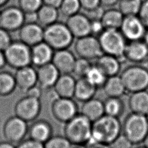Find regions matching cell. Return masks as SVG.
Segmentation results:
<instances>
[{
	"label": "cell",
	"mask_w": 148,
	"mask_h": 148,
	"mask_svg": "<svg viewBox=\"0 0 148 148\" xmlns=\"http://www.w3.org/2000/svg\"><path fill=\"white\" fill-rule=\"evenodd\" d=\"M142 143H143V146H144L146 147V148H148V133H147V135L146 136L145 138L144 139V140H143V141Z\"/></svg>",
	"instance_id": "54"
},
{
	"label": "cell",
	"mask_w": 148,
	"mask_h": 148,
	"mask_svg": "<svg viewBox=\"0 0 148 148\" xmlns=\"http://www.w3.org/2000/svg\"><path fill=\"white\" fill-rule=\"evenodd\" d=\"M3 52L6 65L13 69L31 65V47L20 40H13Z\"/></svg>",
	"instance_id": "7"
},
{
	"label": "cell",
	"mask_w": 148,
	"mask_h": 148,
	"mask_svg": "<svg viewBox=\"0 0 148 148\" xmlns=\"http://www.w3.org/2000/svg\"><path fill=\"white\" fill-rule=\"evenodd\" d=\"M105 28L101 20H92L90 24L91 35L98 37L100 34L104 31Z\"/></svg>",
	"instance_id": "41"
},
{
	"label": "cell",
	"mask_w": 148,
	"mask_h": 148,
	"mask_svg": "<svg viewBox=\"0 0 148 148\" xmlns=\"http://www.w3.org/2000/svg\"><path fill=\"white\" fill-rule=\"evenodd\" d=\"M41 108L40 99L25 95L16 103L14 112L16 116L28 123L38 117Z\"/></svg>",
	"instance_id": "11"
},
{
	"label": "cell",
	"mask_w": 148,
	"mask_h": 148,
	"mask_svg": "<svg viewBox=\"0 0 148 148\" xmlns=\"http://www.w3.org/2000/svg\"><path fill=\"white\" fill-rule=\"evenodd\" d=\"M105 10L104 7L99 5L92 9L84 11L85 13H84L90 20V21L97 20L101 19Z\"/></svg>",
	"instance_id": "39"
},
{
	"label": "cell",
	"mask_w": 148,
	"mask_h": 148,
	"mask_svg": "<svg viewBox=\"0 0 148 148\" xmlns=\"http://www.w3.org/2000/svg\"><path fill=\"white\" fill-rule=\"evenodd\" d=\"M65 24L74 38L77 39L91 35V21L84 13L79 12L68 17Z\"/></svg>",
	"instance_id": "15"
},
{
	"label": "cell",
	"mask_w": 148,
	"mask_h": 148,
	"mask_svg": "<svg viewBox=\"0 0 148 148\" xmlns=\"http://www.w3.org/2000/svg\"><path fill=\"white\" fill-rule=\"evenodd\" d=\"M36 73L38 84L43 90L52 88L60 75L51 62L37 68Z\"/></svg>",
	"instance_id": "18"
},
{
	"label": "cell",
	"mask_w": 148,
	"mask_h": 148,
	"mask_svg": "<svg viewBox=\"0 0 148 148\" xmlns=\"http://www.w3.org/2000/svg\"><path fill=\"white\" fill-rule=\"evenodd\" d=\"M98 39L103 54L117 57L121 64L127 61L124 51L127 41L119 29H105Z\"/></svg>",
	"instance_id": "3"
},
{
	"label": "cell",
	"mask_w": 148,
	"mask_h": 148,
	"mask_svg": "<svg viewBox=\"0 0 148 148\" xmlns=\"http://www.w3.org/2000/svg\"><path fill=\"white\" fill-rule=\"evenodd\" d=\"M102 88L108 97L121 98L127 92L120 75L107 77Z\"/></svg>",
	"instance_id": "27"
},
{
	"label": "cell",
	"mask_w": 148,
	"mask_h": 148,
	"mask_svg": "<svg viewBox=\"0 0 148 148\" xmlns=\"http://www.w3.org/2000/svg\"><path fill=\"white\" fill-rule=\"evenodd\" d=\"M58 10L65 17H69L79 13L82 9L79 0H62Z\"/></svg>",
	"instance_id": "34"
},
{
	"label": "cell",
	"mask_w": 148,
	"mask_h": 148,
	"mask_svg": "<svg viewBox=\"0 0 148 148\" xmlns=\"http://www.w3.org/2000/svg\"><path fill=\"white\" fill-rule=\"evenodd\" d=\"M134 145L123 134L117 137L110 145L111 148H133Z\"/></svg>",
	"instance_id": "38"
},
{
	"label": "cell",
	"mask_w": 148,
	"mask_h": 148,
	"mask_svg": "<svg viewBox=\"0 0 148 148\" xmlns=\"http://www.w3.org/2000/svg\"><path fill=\"white\" fill-rule=\"evenodd\" d=\"M62 0H42L43 3L45 5L51 6L58 8Z\"/></svg>",
	"instance_id": "48"
},
{
	"label": "cell",
	"mask_w": 148,
	"mask_h": 148,
	"mask_svg": "<svg viewBox=\"0 0 148 148\" xmlns=\"http://www.w3.org/2000/svg\"><path fill=\"white\" fill-rule=\"evenodd\" d=\"M76 80L71 74H60L53 89L58 97H73Z\"/></svg>",
	"instance_id": "22"
},
{
	"label": "cell",
	"mask_w": 148,
	"mask_h": 148,
	"mask_svg": "<svg viewBox=\"0 0 148 148\" xmlns=\"http://www.w3.org/2000/svg\"><path fill=\"white\" fill-rule=\"evenodd\" d=\"M100 5L103 7L112 8L118 3L119 0H99Z\"/></svg>",
	"instance_id": "47"
},
{
	"label": "cell",
	"mask_w": 148,
	"mask_h": 148,
	"mask_svg": "<svg viewBox=\"0 0 148 148\" xmlns=\"http://www.w3.org/2000/svg\"><path fill=\"white\" fill-rule=\"evenodd\" d=\"M14 75L16 87L23 92L38 84L36 69L31 65L16 70Z\"/></svg>",
	"instance_id": "16"
},
{
	"label": "cell",
	"mask_w": 148,
	"mask_h": 148,
	"mask_svg": "<svg viewBox=\"0 0 148 148\" xmlns=\"http://www.w3.org/2000/svg\"><path fill=\"white\" fill-rule=\"evenodd\" d=\"M24 23V13L18 6L10 5L1 10L0 27L8 32L18 31Z\"/></svg>",
	"instance_id": "12"
},
{
	"label": "cell",
	"mask_w": 148,
	"mask_h": 148,
	"mask_svg": "<svg viewBox=\"0 0 148 148\" xmlns=\"http://www.w3.org/2000/svg\"><path fill=\"white\" fill-rule=\"evenodd\" d=\"M120 76L127 92L132 93L148 88V71L139 64L126 67Z\"/></svg>",
	"instance_id": "6"
},
{
	"label": "cell",
	"mask_w": 148,
	"mask_h": 148,
	"mask_svg": "<svg viewBox=\"0 0 148 148\" xmlns=\"http://www.w3.org/2000/svg\"><path fill=\"white\" fill-rule=\"evenodd\" d=\"M52 100L51 113L54 119L58 122L65 124L79 113L76 102L71 98L55 96Z\"/></svg>",
	"instance_id": "8"
},
{
	"label": "cell",
	"mask_w": 148,
	"mask_h": 148,
	"mask_svg": "<svg viewBox=\"0 0 148 148\" xmlns=\"http://www.w3.org/2000/svg\"><path fill=\"white\" fill-rule=\"evenodd\" d=\"M81 8L84 11L95 8L100 5L99 0H79Z\"/></svg>",
	"instance_id": "44"
},
{
	"label": "cell",
	"mask_w": 148,
	"mask_h": 148,
	"mask_svg": "<svg viewBox=\"0 0 148 148\" xmlns=\"http://www.w3.org/2000/svg\"><path fill=\"white\" fill-rule=\"evenodd\" d=\"M0 14H1V10H0Z\"/></svg>",
	"instance_id": "58"
},
{
	"label": "cell",
	"mask_w": 148,
	"mask_h": 148,
	"mask_svg": "<svg viewBox=\"0 0 148 148\" xmlns=\"http://www.w3.org/2000/svg\"><path fill=\"white\" fill-rule=\"evenodd\" d=\"M122 132L134 145L142 143L148 133L146 116L131 112L123 121Z\"/></svg>",
	"instance_id": "5"
},
{
	"label": "cell",
	"mask_w": 148,
	"mask_h": 148,
	"mask_svg": "<svg viewBox=\"0 0 148 148\" xmlns=\"http://www.w3.org/2000/svg\"><path fill=\"white\" fill-rule=\"evenodd\" d=\"M138 64L148 71V55Z\"/></svg>",
	"instance_id": "51"
},
{
	"label": "cell",
	"mask_w": 148,
	"mask_h": 148,
	"mask_svg": "<svg viewBox=\"0 0 148 148\" xmlns=\"http://www.w3.org/2000/svg\"><path fill=\"white\" fill-rule=\"evenodd\" d=\"M16 148H44L43 144L30 138L24 139L18 143Z\"/></svg>",
	"instance_id": "42"
},
{
	"label": "cell",
	"mask_w": 148,
	"mask_h": 148,
	"mask_svg": "<svg viewBox=\"0 0 148 148\" xmlns=\"http://www.w3.org/2000/svg\"><path fill=\"white\" fill-rule=\"evenodd\" d=\"M80 113L93 122L105 114L103 102L99 99L92 98L83 102Z\"/></svg>",
	"instance_id": "25"
},
{
	"label": "cell",
	"mask_w": 148,
	"mask_h": 148,
	"mask_svg": "<svg viewBox=\"0 0 148 148\" xmlns=\"http://www.w3.org/2000/svg\"><path fill=\"white\" fill-rule=\"evenodd\" d=\"M92 122L79 113L65 123L64 135L72 145H87L91 140Z\"/></svg>",
	"instance_id": "2"
},
{
	"label": "cell",
	"mask_w": 148,
	"mask_h": 148,
	"mask_svg": "<svg viewBox=\"0 0 148 148\" xmlns=\"http://www.w3.org/2000/svg\"><path fill=\"white\" fill-rule=\"evenodd\" d=\"M128 106L132 113L146 115L148 113V91L143 90L131 93Z\"/></svg>",
	"instance_id": "26"
},
{
	"label": "cell",
	"mask_w": 148,
	"mask_h": 148,
	"mask_svg": "<svg viewBox=\"0 0 148 148\" xmlns=\"http://www.w3.org/2000/svg\"><path fill=\"white\" fill-rule=\"evenodd\" d=\"M16 88L14 74L8 71H0V97L9 96Z\"/></svg>",
	"instance_id": "31"
},
{
	"label": "cell",
	"mask_w": 148,
	"mask_h": 148,
	"mask_svg": "<svg viewBox=\"0 0 148 148\" xmlns=\"http://www.w3.org/2000/svg\"><path fill=\"white\" fill-rule=\"evenodd\" d=\"M28 123L14 115L8 118L2 127V134L5 140L12 143H19L24 140L28 134Z\"/></svg>",
	"instance_id": "10"
},
{
	"label": "cell",
	"mask_w": 148,
	"mask_h": 148,
	"mask_svg": "<svg viewBox=\"0 0 148 148\" xmlns=\"http://www.w3.org/2000/svg\"><path fill=\"white\" fill-rule=\"evenodd\" d=\"M142 40L148 46V28L146 29Z\"/></svg>",
	"instance_id": "52"
},
{
	"label": "cell",
	"mask_w": 148,
	"mask_h": 148,
	"mask_svg": "<svg viewBox=\"0 0 148 148\" xmlns=\"http://www.w3.org/2000/svg\"><path fill=\"white\" fill-rule=\"evenodd\" d=\"M43 4L42 0H18V6L24 13H36Z\"/></svg>",
	"instance_id": "37"
},
{
	"label": "cell",
	"mask_w": 148,
	"mask_h": 148,
	"mask_svg": "<svg viewBox=\"0 0 148 148\" xmlns=\"http://www.w3.org/2000/svg\"><path fill=\"white\" fill-rule=\"evenodd\" d=\"M74 49L79 57L89 61L96 60L103 54L98 38L92 35L77 38Z\"/></svg>",
	"instance_id": "9"
},
{
	"label": "cell",
	"mask_w": 148,
	"mask_h": 148,
	"mask_svg": "<svg viewBox=\"0 0 148 148\" xmlns=\"http://www.w3.org/2000/svg\"><path fill=\"white\" fill-rule=\"evenodd\" d=\"M148 55V46L142 40L127 42L124 51L127 61L139 64Z\"/></svg>",
	"instance_id": "21"
},
{
	"label": "cell",
	"mask_w": 148,
	"mask_h": 148,
	"mask_svg": "<svg viewBox=\"0 0 148 148\" xmlns=\"http://www.w3.org/2000/svg\"><path fill=\"white\" fill-rule=\"evenodd\" d=\"M143 0H119V10L124 16L138 15Z\"/></svg>",
	"instance_id": "32"
},
{
	"label": "cell",
	"mask_w": 148,
	"mask_h": 148,
	"mask_svg": "<svg viewBox=\"0 0 148 148\" xmlns=\"http://www.w3.org/2000/svg\"><path fill=\"white\" fill-rule=\"evenodd\" d=\"M6 65L3 51L0 50V71Z\"/></svg>",
	"instance_id": "49"
},
{
	"label": "cell",
	"mask_w": 148,
	"mask_h": 148,
	"mask_svg": "<svg viewBox=\"0 0 148 148\" xmlns=\"http://www.w3.org/2000/svg\"><path fill=\"white\" fill-rule=\"evenodd\" d=\"M10 0H0V8L5 6Z\"/></svg>",
	"instance_id": "55"
},
{
	"label": "cell",
	"mask_w": 148,
	"mask_h": 148,
	"mask_svg": "<svg viewBox=\"0 0 148 148\" xmlns=\"http://www.w3.org/2000/svg\"><path fill=\"white\" fill-rule=\"evenodd\" d=\"M124 17L119 9L109 8L105 10L101 20L105 29H119Z\"/></svg>",
	"instance_id": "29"
},
{
	"label": "cell",
	"mask_w": 148,
	"mask_h": 148,
	"mask_svg": "<svg viewBox=\"0 0 148 148\" xmlns=\"http://www.w3.org/2000/svg\"><path fill=\"white\" fill-rule=\"evenodd\" d=\"M76 60L74 54L68 49H62L54 51L51 63L60 74H71Z\"/></svg>",
	"instance_id": "17"
},
{
	"label": "cell",
	"mask_w": 148,
	"mask_h": 148,
	"mask_svg": "<svg viewBox=\"0 0 148 148\" xmlns=\"http://www.w3.org/2000/svg\"><path fill=\"white\" fill-rule=\"evenodd\" d=\"M105 114L119 118L124 113L125 105L121 98L108 97L103 101Z\"/></svg>",
	"instance_id": "30"
},
{
	"label": "cell",
	"mask_w": 148,
	"mask_h": 148,
	"mask_svg": "<svg viewBox=\"0 0 148 148\" xmlns=\"http://www.w3.org/2000/svg\"><path fill=\"white\" fill-rule=\"evenodd\" d=\"M136 148H146V147H145L144 146H139V147H137Z\"/></svg>",
	"instance_id": "56"
},
{
	"label": "cell",
	"mask_w": 148,
	"mask_h": 148,
	"mask_svg": "<svg viewBox=\"0 0 148 148\" xmlns=\"http://www.w3.org/2000/svg\"><path fill=\"white\" fill-rule=\"evenodd\" d=\"M0 148H16L13 143L6 140L0 142Z\"/></svg>",
	"instance_id": "50"
},
{
	"label": "cell",
	"mask_w": 148,
	"mask_h": 148,
	"mask_svg": "<svg viewBox=\"0 0 148 148\" xmlns=\"http://www.w3.org/2000/svg\"><path fill=\"white\" fill-rule=\"evenodd\" d=\"M91 66L90 61L78 57L76 60L72 73H73L78 78L85 77Z\"/></svg>",
	"instance_id": "36"
},
{
	"label": "cell",
	"mask_w": 148,
	"mask_h": 148,
	"mask_svg": "<svg viewBox=\"0 0 148 148\" xmlns=\"http://www.w3.org/2000/svg\"><path fill=\"white\" fill-rule=\"evenodd\" d=\"M138 16L146 27L148 28V0H143Z\"/></svg>",
	"instance_id": "43"
},
{
	"label": "cell",
	"mask_w": 148,
	"mask_h": 148,
	"mask_svg": "<svg viewBox=\"0 0 148 148\" xmlns=\"http://www.w3.org/2000/svg\"><path fill=\"white\" fill-rule=\"evenodd\" d=\"M73 39L65 23L58 21L44 28L43 41L54 51L69 49Z\"/></svg>",
	"instance_id": "4"
},
{
	"label": "cell",
	"mask_w": 148,
	"mask_h": 148,
	"mask_svg": "<svg viewBox=\"0 0 148 148\" xmlns=\"http://www.w3.org/2000/svg\"><path fill=\"white\" fill-rule=\"evenodd\" d=\"M43 145L44 148H71L72 144L64 135H53Z\"/></svg>",
	"instance_id": "35"
},
{
	"label": "cell",
	"mask_w": 148,
	"mask_h": 148,
	"mask_svg": "<svg viewBox=\"0 0 148 148\" xmlns=\"http://www.w3.org/2000/svg\"><path fill=\"white\" fill-rule=\"evenodd\" d=\"M71 148H87L86 145H72Z\"/></svg>",
	"instance_id": "53"
},
{
	"label": "cell",
	"mask_w": 148,
	"mask_h": 148,
	"mask_svg": "<svg viewBox=\"0 0 148 148\" xmlns=\"http://www.w3.org/2000/svg\"><path fill=\"white\" fill-rule=\"evenodd\" d=\"M85 77L96 88H102L106 79L107 76L95 64L92 65Z\"/></svg>",
	"instance_id": "33"
},
{
	"label": "cell",
	"mask_w": 148,
	"mask_h": 148,
	"mask_svg": "<svg viewBox=\"0 0 148 148\" xmlns=\"http://www.w3.org/2000/svg\"><path fill=\"white\" fill-rule=\"evenodd\" d=\"M42 92L43 90L36 84L28 90L25 92V95L32 98L40 99L42 95Z\"/></svg>",
	"instance_id": "45"
},
{
	"label": "cell",
	"mask_w": 148,
	"mask_h": 148,
	"mask_svg": "<svg viewBox=\"0 0 148 148\" xmlns=\"http://www.w3.org/2000/svg\"><path fill=\"white\" fill-rule=\"evenodd\" d=\"M121 132L122 124L119 118L104 114L92 122L90 141L110 145Z\"/></svg>",
	"instance_id": "1"
},
{
	"label": "cell",
	"mask_w": 148,
	"mask_h": 148,
	"mask_svg": "<svg viewBox=\"0 0 148 148\" xmlns=\"http://www.w3.org/2000/svg\"><path fill=\"white\" fill-rule=\"evenodd\" d=\"M86 145L87 148H111L109 145L91 141L89 142Z\"/></svg>",
	"instance_id": "46"
},
{
	"label": "cell",
	"mask_w": 148,
	"mask_h": 148,
	"mask_svg": "<svg viewBox=\"0 0 148 148\" xmlns=\"http://www.w3.org/2000/svg\"><path fill=\"white\" fill-rule=\"evenodd\" d=\"M59 14L58 8L43 4L36 12L37 23L45 28L58 21Z\"/></svg>",
	"instance_id": "28"
},
{
	"label": "cell",
	"mask_w": 148,
	"mask_h": 148,
	"mask_svg": "<svg viewBox=\"0 0 148 148\" xmlns=\"http://www.w3.org/2000/svg\"><path fill=\"white\" fill-rule=\"evenodd\" d=\"M54 50L44 41L31 47V65L38 68L51 62Z\"/></svg>",
	"instance_id": "20"
},
{
	"label": "cell",
	"mask_w": 148,
	"mask_h": 148,
	"mask_svg": "<svg viewBox=\"0 0 148 148\" xmlns=\"http://www.w3.org/2000/svg\"><path fill=\"white\" fill-rule=\"evenodd\" d=\"M146 27L138 16H124L119 29L127 42L142 40Z\"/></svg>",
	"instance_id": "13"
},
{
	"label": "cell",
	"mask_w": 148,
	"mask_h": 148,
	"mask_svg": "<svg viewBox=\"0 0 148 148\" xmlns=\"http://www.w3.org/2000/svg\"><path fill=\"white\" fill-rule=\"evenodd\" d=\"M53 129L51 124L46 120H35L28 127V134L30 139L44 144L53 136Z\"/></svg>",
	"instance_id": "19"
},
{
	"label": "cell",
	"mask_w": 148,
	"mask_h": 148,
	"mask_svg": "<svg viewBox=\"0 0 148 148\" xmlns=\"http://www.w3.org/2000/svg\"><path fill=\"white\" fill-rule=\"evenodd\" d=\"M121 62L117 57L103 53L95 60V63L108 77L118 75L121 69Z\"/></svg>",
	"instance_id": "23"
},
{
	"label": "cell",
	"mask_w": 148,
	"mask_h": 148,
	"mask_svg": "<svg viewBox=\"0 0 148 148\" xmlns=\"http://www.w3.org/2000/svg\"><path fill=\"white\" fill-rule=\"evenodd\" d=\"M146 116V119H147V121H148V113L145 115Z\"/></svg>",
	"instance_id": "57"
},
{
	"label": "cell",
	"mask_w": 148,
	"mask_h": 148,
	"mask_svg": "<svg viewBox=\"0 0 148 148\" xmlns=\"http://www.w3.org/2000/svg\"><path fill=\"white\" fill-rule=\"evenodd\" d=\"M12 41L9 32L0 27V50L4 51Z\"/></svg>",
	"instance_id": "40"
},
{
	"label": "cell",
	"mask_w": 148,
	"mask_h": 148,
	"mask_svg": "<svg viewBox=\"0 0 148 148\" xmlns=\"http://www.w3.org/2000/svg\"><path fill=\"white\" fill-rule=\"evenodd\" d=\"M97 89L85 77L77 78L73 97L78 101L84 102L94 98Z\"/></svg>",
	"instance_id": "24"
},
{
	"label": "cell",
	"mask_w": 148,
	"mask_h": 148,
	"mask_svg": "<svg viewBox=\"0 0 148 148\" xmlns=\"http://www.w3.org/2000/svg\"><path fill=\"white\" fill-rule=\"evenodd\" d=\"M18 31L19 40L31 47L43 41L44 28L37 22L25 23Z\"/></svg>",
	"instance_id": "14"
}]
</instances>
